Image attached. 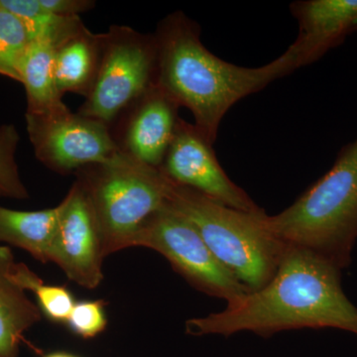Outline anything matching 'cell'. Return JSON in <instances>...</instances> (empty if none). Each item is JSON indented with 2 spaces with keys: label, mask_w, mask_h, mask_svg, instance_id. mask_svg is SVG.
Masks as SVG:
<instances>
[{
  "label": "cell",
  "mask_w": 357,
  "mask_h": 357,
  "mask_svg": "<svg viewBox=\"0 0 357 357\" xmlns=\"http://www.w3.org/2000/svg\"><path fill=\"white\" fill-rule=\"evenodd\" d=\"M178 103L158 84L134 102L110 128L122 153L161 168L175 135Z\"/></svg>",
  "instance_id": "11"
},
{
  "label": "cell",
  "mask_w": 357,
  "mask_h": 357,
  "mask_svg": "<svg viewBox=\"0 0 357 357\" xmlns=\"http://www.w3.org/2000/svg\"><path fill=\"white\" fill-rule=\"evenodd\" d=\"M55 45L50 39H33L20 67V84L27 96L26 114H43L67 107L54 76Z\"/></svg>",
  "instance_id": "16"
},
{
  "label": "cell",
  "mask_w": 357,
  "mask_h": 357,
  "mask_svg": "<svg viewBox=\"0 0 357 357\" xmlns=\"http://www.w3.org/2000/svg\"><path fill=\"white\" fill-rule=\"evenodd\" d=\"M158 48L154 34L129 26L102 33V56L93 88L77 112L112 128L141 96L157 84Z\"/></svg>",
  "instance_id": "6"
},
{
  "label": "cell",
  "mask_w": 357,
  "mask_h": 357,
  "mask_svg": "<svg viewBox=\"0 0 357 357\" xmlns=\"http://www.w3.org/2000/svg\"><path fill=\"white\" fill-rule=\"evenodd\" d=\"M154 36L157 84L178 107L192 112L195 126L213 144L223 117L237 102L298 69L289 48L259 68L225 62L204 46L199 26L180 11L162 20Z\"/></svg>",
  "instance_id": "2"
},
{
  "label": "cell",
  "mask_w": 357,
  "mask_h": 357,
  "mask_svg": "<svg viewBox=\"0 0 357 357\" xmlns=\"http://www.w3.org/2000/svg\"><path fill=\"white\" fill-rule=\"evenodd\" d=\"M263 222L286 245L306 249L342 269L357 241V139L297 201Z\"/></svg>",
  "instance_id": "3"
},
{
  "label": "cell",
  "mask_w": 357,
  "mask_h": 357,
  "mask_svg": "<svg viewBox=\"0 0 357 357\" xmlns=\"http://www.w3.org/2000/svg\"><path fill=\"white\" fill-rule=\"evenodd\" d=\"M332 328L357 335V307L345 296L340 269L306 249L286 246L276 273L223 311L189 319L192 335L251 332L269 337L283 331Z\"/></svg>",
  "instance_id": "1"
},
{
  "label": "cell",
  "mask_w": 357,
  "mask_h": 357,
  "mask_svg": "<svg viewBox=\"0 0 357 357\" xmlns=\"http://www.w3.org/2000/svg\"><path fill=\"white\" fill-rule=\"evenodd\" d=\"M167 204L194 225L218 261L250 292L276 273L287 245L267 229L264 211L234 210L174 182Z\"/></svg>",
  "instance_id": "4"
},
{
  "label": "cell",
  "mask_w": 357,
  "mask_h": 357,
  "mask_svg": "<svg viewBox=\"0 0 357 357\" xmlns=\"http://www.w3.org/2000/svg\"><path fill=\"white\" fill-rule=\"evenodd\" d=\"M13 255L0 246V357H17L24 333L41 321V311L8 275Z\"/></svg>",
  "instance_id": "14"
},
{
  "label": "cell",
  "mask_w": 357,
  "mask_h": 357,
  "mask_svg": "<svg viewBox=\"0 0 357 357\" xmlns=\"http://www.w3.org/2000/svg\"><path fill=\"white\" fill-rule=\"evenodd\" d=\"M0 6L20 18L32 40L50 39L54 45L82 23L81 17H62L49 13L39 0H0Z\"/></svg>",
  "instance_id": "18"
},
{
  "label": "cell",
  "mask_w": 357,
  "mask_h": 357,
  "mask_svg": "<svg viewBox=\"0 0 357 357\" xmlns=\"http://www.w3.org/2000/svg\"><path fill=\"white\" fill-rule=\"evenodd\" d=\"M299 24L297 39L289 49L298 69L312 64L357 32V0H306L291 4Z\"/></svg>",
  "instance_id": "12"
},
{
  "label": "cell",
  "mask_w": 357,
  "mask_h": 357,
  "mask_svg": "<svg viewBox=\"0 0 357 357\" xmlns=\"http://www.w3.org/2000/svg\"><path fill=\"white\" fill-rule=\"evenodd\" d=\"M49 13L62 17H79L96 6L93 0H39Z\"/></svg>",
  "instance_id": "22"
},
{
  "label": "cell",
  "mask_w": 357,
  "mask_h": 357,
  "mask_svg": "<svg viewBox=\"0 0 357 357\" xmlns=\"http://www.w3.org/2000/svg\"><path fill=\"white\" fill-rule=\"evenodd\" d=\"M25 119L35 156L61 175L107 163L121 152L109 126L68 107L48 114H26Z\"/></svg>",
  "instance_id": "8"
},
{
  "label": "cell",
  "mask_w": 357,
  "mask_h": 357,
  "mask_svg": "<svg viewBox=\"0 0 357 357\" xmlns=\"http://www.w3.org/2000/svg\"><path fill=\"white\" fill-rule=\"evenodd\" d=\"M75 175L95 213L105 257L132 248L138 230L165 206L172 187L161 168L145 165L122 152Z\"/></svg>",
  "instance_id": "5"
},
{
  "label": "cell",
  "mask_w": 357,
  "mask_h": 357,
  "mask_svg": "<svg viewBox=\"0 0 357 357\" xmlns=\"http://www.w3.org/2000/svg\"><path fill=\"white\" fill-rule=\"evenodd\" d=\"M105 307V303L102 300L76 303L66 324L79 337H95L107 328Z\"/></svg>",
  "instance_id": "21"
},
{
  "label": "cell",
  "mask_w": 357,
  "mask_h": 357,
  "mask_svg": "<svg viewBox=\"0 0 357 357\" xmlns=\"http://www.w3.org/2000/svg\"><path fill=\"white\" fill-rule=\"evenodd\" d=\"M213 145L195 124L180 119L161 170L175 184L201 192L223 206L248 213L261 211L230 180Z\"/></svg>",
  "instance_id": "9"
},
{
  "label": "cell",
  "mask_w": 357,
  "mask_h": 357,
  "mask_svg": "<svg viewBox=\"0 0 357 357\" xmlns=\"http://www.w3.org/2000/svg\"><path fill=\"white\" fill-rule=\"evenodd\" d=\"M60 206L50 262L57 264L77 285L95 289L103 280L105 255L95 213L76 181Z\"/></svg>",
  "instance_id": "10"
},
{
  "label": "cell",
  "mask_w": 357,
  "mask_h": 357,
  "mask_svg": "<svg viewBox=\"0 0 357 357\" xmlns=\"http://www.w3.org/2000/svg\"><path fill=\"white\" fill-rule=\"evenodd\" d=\"M11 280L22 290L34 294L40 311L54 323L66 324L69 319L74 297L64 286L46 285L43 281L23 263L15 262L14 258L8 264Z\"/></svg>",
  "instance_id": "17"
},
{
  "label": "cell",
  "mask_w": 357,
  "mask_h": 357,
  "mask_svg": "<svg viewBox=\"0 0 357 357\" xmlns=\"http://www.w3.org/2000/svg\"><path fill=\"white\" fill-rule=\"evenodd\" d=\"M45 357H77L75 356H72V354H65V352H55V354H48V356Z\"/></svg>",
  "instance_id": "23"
},
{
  "label": "cell",
  "mask_w": 357,
  "mask_h": 357,
  "mask_svg": "<svg viewBox=\"0 0 357 357\" xmlns=\"http://www.w3.org/2000/svg\"><path fill=\"white\" fill-rule=\"evenodd\" d=\"M102 33L89 31L82 22L55 45L54 76L59 93H77L86 98L95 82L100 56Z\"/></svg>",
  "instance_id": "13"
},
{
  "label": "cell",
  "mask_w": 357,
  "mask_h": 357,
  "mask_svg": "<svg viewBox=\"0 0 357 357\" xmlns=\"http://www.w3.org/2000/svg\"><path fill=\"white\" fill-rule=\"evenodd\" d=\"M137 246L157 251L190 285L227 304L250 292L218 261L194 225L167 203L138 230L132 248Z\"/></svg>",
  "instance_id": "7"
},
{
  "label": "cell",
  "mask_w": 357,
  "mask_h": 357,
  "mask_svg": "<svg viewBox=\"0 0 357 357\" xmlns=\"http://www.w3.org/2000/svg\"><path fill=\"white\" fill-rule=\"evenodd\" d=\"M20 140V133L14 124L0 126V198H29L16 161Z\"/></svg>",
  "instance_id": "20"
},
{
  "label": "cell",
  "mask_w": 357,
  "mask_h": 357,
  "mask_svg": "<svg viewBox=\"0 0 357 357\" xmlns=\"http://www.w3.org/2000/svg\"><path fill=\"white\" fill-rule=\"evenodd\" d=\"M60 213V204L53 208L32 211L0 206V243L23 249L40 262H50Z\"/></svg>",
  "instance_id": "15"
},
{
  "label": "cell",
  "mask_w": 357,
  "mask_h": 357,
  "mask_svg": "<svg viewBox=\"0 0 357 357\" xmlns=\"http://www.w3.org/2000/svg\"><path fill=\"white\" fill-rule=\"evenodd\" d=\"M32 39L20 18L0 6V76L20 83V67Z\"/></svg>",
  "instance_id": "19"
}]
</instances>
